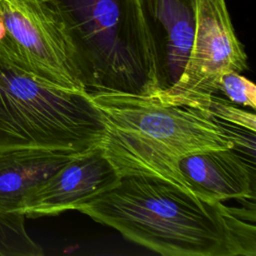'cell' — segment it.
Here are the masks:
<instances>
[{
	"mask_svg": "<svg viewBox=\"0 0 256 256\" xmlns=\"http://www.w3.org/2000/svg\"><path fill=\"white\" fill-rule=\"evenodd\" d=\"M77 211L165 256H255V211L207 200L166 181L121 177Z\"/></svg>",
	"mask_w": 256,
	"mask_h": 256,
	"instance_id": "1",
	"label": "cell"
},
{
	"mask_svg": "<svg viewBox=\"0 0 256 256\" xmlns=\"http://www.w3.org/2000/svg\"><path fill=\"white\" fill-rule=\"evenodd\" d=\"M87 96L102 119L101 148L120 178L152 177L193 193L179 169L183 158L235 147L255 151V143L242 136L245 130L198 108L112 90L90 91Z\"/></svg>",
	"mask_w": 256,
	"mask_h": 256,
	"instance_id": "2",
	"label": "cell"
},
{
	"mask_svg": "<svg viewBox=\"0 0 256 256\" xmlns=\"http://www.w3.org/2000/svg\"><path fill=\"white\" fill-rule=\"evenodd\" d=\"M73 39L86 92L155 95L166 88L137 0H54Z\"/></svg>",
	"mask_w": 256,
	"mask_h": 256,
	"instance_id": "3",
	"label": "cell"
},
{
	"mask_svg": "<svg viewBox=\"0 0 256 256\" xmlns=\"http://www.w3.org/2000/svg\"><path fill=\"white\" fill-rule=\"evenodd\" d=\"M104 127L87 92L44 80L0 59V151L87 150L101 145Z\"/></svg>",
	"mask_w": 256,
	"mask_h": 256,
	"instance_id": "4",
	"label": "cell"
},
{
	"mask_svg": "<svg viewBox=\"0 0 256 256\" xmlns=\"http://www.w3.org/2000/svg\"><path fill=\"white\" fill-rule=\"evenodd\" d=\"M0 59L59 86L86 92L77 51L54 0H0Z\"/></svg>",
	"mask_w": 256,
	"mask_h": 256,
	"instance_id": "5",
	"label": "cell"
},
{
	"mask_svg": "<svg viewBox=\"0 0 256 256\" xmlns=\"http://www.w3.org/2000/svg\"><path fill=\"white\" fill-rule=\"evenodd\" d=\"M248 69V57L239 41L225 0H197L196 30L185 68L173 85L155 95L159 101L206 112L220 92V79L228 72Z\"/></svg>",
	"mask_w": 256,
	"mask_h": 256,
	"instance_id": "6",
	"label": "cell"
},
{
	"mask_svg": "<svg viewBox=\"0 0 256 256\" xmlns=\"http://www.w3.org/2000/svg\"><path fill=\"white\" fill-rule=\"evenodd\" d=\"M120 176L101 145L87 150L35 187L25 198L21 213L28 218L75 210L114 188Z\"/></svg>",
	"mask_w": 256,
	"mask_h": 256,
	"instance_id": "7",
	"label": "cell"
},
{
	"mask_svg": "<svg viewBox=\"0 0 256 256\" xmlns=\"http://www.w3.org/2000/svg\"><path fill=\"white\" fill-rule=\"evenodd\" d=\"M179 169L192 192L224 202L255 199V164L241 147L205 151L183 158Z\"/></svg>",
	"mask_w": 256,
	"mask_h": 256,
	"instance_id": "8",
	"label": "cell"
},
{
	"mask_svg": "<svg viewBox=\"0 0 256 256\" xmlns=\"http://www.w3.org/2000/svg\"><path fill=\"white\" fill-rule=\"evenodd\" d=\"M144 24L161 57L166 88L180 78L196 30L197 0H137Z\"/></svg>",
	"mask_w": 256,
	"mask_h": 256,
	"instance_id": "9",
	"label": "cell"
},
{
	"mask_svg": "<svg viewBox=\"0 0 256 256\" xmlns=\"http://www.w3.org/2000/svg\"><path fill=\"white\" fill-rule=\"evenodd\" d=\"M87 150L28 148L0 151V213H21L26 196L35 187Z\"/></svg>",
	"mask_w": 256,
	"mask_h": 256,
	"instance_id": "10",
	"label": "cell"
},
{
	"mask_svg": "<svg viewBox=\"0 0 256 256\" xmlns=\"http://www.w3.org/2000/svg\"><path fill=\"white\" fill-rule=\"evenodd\" d=\"M21 213H0V256H41L43 249L30 237Z\"/></svg>",
	"mask_w": 256,
	"mask_h": 256,
	"instance_id": "11",
	"label": "cell"
},
{
	"mask_svg": "<svg viewBox=\"0 0 256 256\" xmlns=\"http://www.w3.org/2000/svg\"><path fill=\"white\" fill-rule=\"evenodd\" d=\"M206 112L228 125L252 133L256 132L255 114L234 106L230 101L213 96L207 105Z\"/></svg>",
	"mask_w": 256,
	"mask_h": 256,
	"instance_id": "12",
	"label": "cell"
},
{
	"mask_svg": "<svg viewBox=\"0 0 256 256\" xmlns=\"http://www.w3.org/2000/svg\"><path fill=\"white\" fill-rule=\"evenodd\" d=\"M220 92L232 103L253 110L256 108V86L238 72H228L221 77Z\"/></svg>",
	"mask_w": 256,
	"mask_h": 256,
	"instance_id": "13",
	"label": "cell"
}]
</instances>
